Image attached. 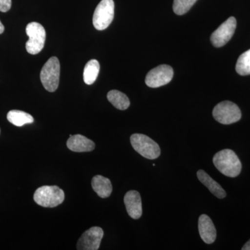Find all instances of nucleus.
Listing matches in <instances>:
<instances>
[{
    "instance_id": "obj_1",
    "label": "nucleus",
    "mask_w": 250,
    "mask_h": 250,
    "mask_svg": "<svg viewBox=\"0 0 250 250\" xmlns=\"http://www.w3.org/2000/svg\"><path fill=\"white\" fill-rule=\"evenodd\" d=\"M213 164L224 175L229 177H236L242 170V164L236 153L229 149L220 151L215 154Z\"/></svg>"
},
{
    "instance_id": "obj_2",
    "label": "nucleus",
    "mask_w": 250,
    "mask_h": 250,
    "mask_svg": "<svg viewBox=\"0 0 250 250\" xmlns=\"http://www.w3.org/2000/svg\"><path fill=\"white\" fill-rule=\"evenodd\" d=\"M34 200L41 207L54 208L63 202L65 193L57 186H43L39 188L34 192Z\"/></svg>"
},
{
    "instance_id": "obj_3",
    "label": "nucleus",
    "mask_w": 250,
    "mask_h": 250,
    "mask_svg": "<svg viewBox=\"0 0 250 250\" xmlns=\"http://www.w3.org/2000/svg\"><path fill=\"white\" fill-rule=\"evenodd\" d=\"M60 62L56 57H51L41 70V81L47 91H55L58 88L60 79Z\"/></svg>"
},
{
    "instance_id": "obj_4",
    "label": "nucleus",
    "mask_w": 250,
    "mask_h": 250,
    "mask_svg": "<svg viewBox=\"0 0 250 250\" xmlns=\"http://www.w3.org/2000/svg\"><path fill=\"white\" fill-rule=\"evenodd\" d=\"M130 141L135 150L146 159H155L160 156L161 149L159 145L146 135H131Z\"/></svg>"
},
{
    "instance_id": "obj_5",
    "label": "nucleus",
    "mask_w": 250,
    "mask_h": 250,
    "mask_svg": "<svg viewBox=\"0 0 250 250\" xmlns=\"http://www.w3.org/2000/svg\"><path fill=\"white\" fill-rule=\"evenodd\" d=\"M29 40L26 42L28 53L35 55L40 53L45 45L46 32L45 28L39 22L29 23L26 27Z\"/></svg>"
},
{
    "instance_id": "obj_6",
    "label": "nucleus",
    "mask_w": 250,
    "mask_h": 250,
    "mask_svg": "<svg viewBox=\"0 0 250 250\" xmlns=\"http://www.w3.org/2000/svg\"><path fill=\"white\" fill-rule=\"evenodd\" d=\"M213 116L215 121L221 124L231 125L241 120V111L236 104L224 101L213 108Z\"/></svg>"
},
{
    "instance_id": "obj_7",
    "label": "nucleus",
    "mask_w": 250,
    "mask_h": 250,
    "mask_svg": "<svg viewBox=\"0 0 250 250\" xmlns=\"http://www.w3.org/2000/svg\"><path fill=\"white\" fill-rule=\"evenodd\" d=\"M114 9L113 0H102L94 11V27L100 31L106 29L114 18Z\"/></svg>"
},
{
    "instance_id": "obj_8",
    "label": "nucleus",
    "mask_w": 250,
    "mask_h": 250,
    "mask_svg": "<svg viewBox=\"0 0 250 250\" xmlns=\"http://www.w3.org/2000/svg\"><path fill=\"white\" fill-rule=\"evenodd\" d=\"M173 75L172 67L167 65H161L148 72L146 77V83L150 88H159L170 83Z\"/></svg>"
},
{
    "instance_id": "obj_9",
    "label": "nucleus",
    "mask_w": 250,
    "mask_h": 250,
    "mask_svg": "<svg viewBox=\"0 0 250 250\" xmlns=\"http://www.w3.org/2000/svg\"><path fill=\"white\" fill-rule=\"evenodd\" d=\"M236 28V20L230 17L211 34L210 41L213 46L221 47L226 45L232 38Z\"/></svg>"
},
{
    "instance_id": "obj_10",
    "label": "nucleus",
    "mask_w": 250,
    "mask_h": 250,
    "mask_svg": "<svg viewBox=\"0 0 250 250\" xmlns=\"http://www.w3.org/2000/svg\"><path fill=\"white\" fill-rule=\"evenodd\" d=\"M104 236L103 229L99 227H93L85 231L77 244V249L79 250H98L101 244Z\"/></svg>"
},
{
    "instance_id": "obj_11",
    "label": "nucleus",
    "mask_w": 250,
    "mask_h": 250,
    "mask_svg": "<svg viewBox=\"0 0 250 250\" xmlns=\"http://www.w3.org/2000/svg\"><path fill=\"white\" fill-rule=\"evenodd\" d=\"M126 211L131 218L137 220L143 213L142 201L141 195L136 190H129L124 197Z\"/></svg>"
},
{
    "instance_id": "obj_12",
    "label": "nucleus",
    "mask_w": 250,
    "mask_h": 250,
    "mask_svg": "<svg viewBox=\"0 0 250 250\" xmlns=\"http://www.w3.org/2000/svg\"><path fill=\"white\" fill-rule=\"evenodd\" d=\"M198 228L202 241L207 244L214 243L217 236L216 229L209 216L205 214L200 215Z\"/></svg>"
},
{
    "instance_id": "obj_13",
    "label": "nucleus",
    "mask_w": 250,
    "mask_h": 250,
    "mask_svg": "<svg viewBox=\"0 0 250 250\" xmlns=\"http://www.w3.org/2000/svg\"><path fill=\"white\" fill-rule=\"evenodd\" d=\"M70 136L67 141V146L72 152H91L95 149V145L93 141L84 136L77 134L74 136L70 135Z\"/></svg>"
},
{
    "instance_id": "obj_14",
    "label": "nucleus",
    "mask_w": 250,
    "mask_h": 250,
    "mask_svg": "<svg viewBox=\"0 0 250 250\" xmlns=\"http://www.w3.org/2000/svg\"><path fill=\"white\" fill-rule=\"evenodd\" d=\"M197 176L200 182L203 184L215 197L219 199H223L226 197V192L221 186L218 182L213 180L205 171L199 170L197 171Z\"/></svg>"
},
{
    "instance_id": "obj_15",
    "label": "nucleus",
    "mask_w": 250,
    "mask_h": 250,
    "mask_svg": "<svg viewBox=\"0 0 250 250\" xmlns=\"http://www.w3.org/2000/svg\"><path fill=\"white\" fill-rule=\"evenodd\" d=\"M92 188L101 198H107L111 195L112 184L109 179L102 175H96L92 179Z\"/></svg>"
},
{
    "instance_id": "obj_16",
    "label": "nucleus",
    "mask_w": 250,
    "mask_h": 250,
    "mask_svg": "<svg viewBox=\"0 0 250 250\" xmlns=\"http://www.w3.org/2000/svg\"><path fill=\"white\" fill-rule=\"evenodd\" d=\"M7 120L11 124L17 126L31 124L34 122V118L30 114L19 110L10 111L7 114Z\"/></svg>"
},
{
    "instance_id": "obj_17",
    "label": "nucleus",
    "mask_w": 250,
    "mask_h": 250,
    "mask_svg": "<svg viewBox=\"0 0 250 250\" xmlns=\"http://www.w3.org/2000/svg\"><path fill=\"white\" fill-rule=\"evenodd\" d=\"M107 99L116 108L126 110L129 108L130 102L128 97L119 90H112L107 94Z\"/></svg>"
},
{
    "instance_id": "obj_18",
    "label": "nucleus",
    "mask_w": 250,
    "mask_h": 250,
    "mask_svg": "<svg viewBox=\"0 0 250 250\" xmlns=\"http://www.w3.org/2000/svg\"><path fill=\"white\" fill-rule=\"evenodd\" d=\"M100 63L95 59L87 62L83 70V81L87 85L93 84L98 78L100 72Z\"/></svg>"
},
{
    "instance_id": "obj_19",
    "label": "nucleus",
    "mask_w": 250,
    "mask_h": 250,
    "mask_svg": "<svg viewBox=\"0 0 250 250\" xmlns=\"http://www.w3.org/2000/svg\"><path fill=\"white\" fill-rule=\"evenodd\" d=\"M236 70L242 76L250 75V49L240 56L237 61Z\"/></svg>"
},
{
    "instance_id": "obj_20",
    "label": "nucleus",
    "mask_w": 250,
    "mask_h": 250,
    "mask_svg": "<svg viewBox=\"0 0 250 250\" xmlns=\"http://www.w3.org/2000/svg\"><path fill=\"white\" fill-rule=\"evenodd\" d=\"M196 1L197 0H174V12L179 16L187 14Z\"/></svg>"
},
{
    "instance_id": "obj_21",
    "label": "nucleus",
    "mask_w": 250,
    "mask_h": 250,
    "mask_svg": "<svg viewBox=\"0 0 250 250\" xmlns=\"http://www.w3.org/2000/svg\"><path fill=\"white\" fill-rule=\"evenodd\" d=\"M11 0H0V11L3 13L7 12L11 9Z\"/></svg>"
},
{
    "instance_id": "obj_22",
    "label": "nucleus",
    "mask_w": 250,
    "mask_h": 250,
    "mask_svg": "<svg viewBox=\"0 0 250 250\" xmlns=\"http://www.w3.org/2000/svg\"><path fill=\"white\" fill-rule=\"evenodd\" d=\"M242 250H250V240L247 242L246 244L244 245V246L242 248Z\"/></svg>"
},
{
    "instance_id": "obj_23",
    "label": "nucleus",
    "mask_w": 250,
    "mask_h": 250,
    "mask_svg": "<svg viewBox=\"0 0 250 250\" xmlns=\"http://www.w3.org/2000/svg\"><path fill=\"white\" fill-rule=\"evenodd\" d=\"M4 31V27L2 23L0 21V34H2Z\"/></svg>"
}]
</instances>
